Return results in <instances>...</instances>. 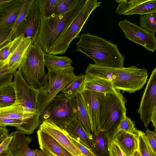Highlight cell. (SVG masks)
I'll return each instance as SVG.
<instances>
[{
    "mask_svg": "<svg viewBox=\"0 0 156 156\" xmlns=\"http://www.w3.org/2000/svg\"><path fill=\"white\" fill-rule=\"evenodd\" d=\"M133 156H141L139 150L137 151L134 153Z\"/></svg>",
    "mask_w": 156,
    "mask_h": 156,
    "instance_id": "f6af8a7d",
    "label": "cell"
},
{
    "mask_svg": "<svg viewBox=\"0 0 156 156\" xmlns=\"http://www.w3.org/2000/svg\"><path fill=\"white\" fill-rule=\"evenodd\" d=\"M80 0H58L53 11L49 17H54L67 11Z\"/></svg>",
    "mask_w": 156,
    "mask_h": 156,
    "instance_id": "f546056e",
    "label": "cell"
},
{
    "mask_svg": "<svg viewBox=\"0 0 156 156\" xmlns=\"http://www.w3.org/2000/svg\"><path fill=\"white\" fill-rule=\"evenodd\" d=\"M72 66L63 68H48L46 81L39 90L37 106L41 115L57 94L71 82L76 76Z\"/></svg>",
    "mask_w": 156,
    "mask_h": 156,
    "instance_id": "5b68a950",
    "label": "cell"
},
{
    "mask_svg": "<svg viewBox=\"0 0 156 156\" xmlns=\"http://www.w3.org/2000/svg\"><path fill=\"white\" fill-rule=\"evenodd\" d=\"M13 26L0 29V47L4 45L5 42L11 34Z\"/></svg>",
    "mask_w": 156,
    "mask_h": 156,
    "instance_id": "ab89813d",
    "label": "cell"
},
{
    "mask_svg": "<svg viewBox=\"0 0 156 156\" xmlns=\"http://www.w3.org/2000/svg\"><path fill=\"white\" fill-rule=\"evenodd\" d=\"M138 135L121 131H118L112 139L127 156H133L139 150Z\"/></svg>",
    "mask_w": 156,
    "mask_h": 156,
    "instance_id": "44dd1931",
    "label": "cell"
},
{
    "mask_svg": "<svg viewBox=\"0 0 156 156\" xmlns=\"http://www.w3.org/2000/svg\"><path fill=\"white\" fill-rule=\"evenodd\" d=\"M75 51L83 53L98 66L111 68L124 67V56L120 52L116 44L89 33L82 34L76 44Z\"/></svg>",
    "mask_w": 156,
    "mask_h": 156,
    "instance_id": "7a4b0ae2",
    "label": "cell"
},
{
    "mask_svg": "<svg viewBox=\"0 0 156 156\" xmlns=\"http://www.w3.org/2000/svg\"><path fill=\"white\" fill-rule=\"evenodd\" d=\"M20 36L15 38L13 40L0 48V61L4 60L7 58L12 46L19 38Z\"/></svg>",
    "mask_w": 156,
    "mask_h": 156,
    "instance_id": "d590c367",
    "label": "cell"
},
{
    "mask_svg": "<svg viewBox=\"0 0 156 156\" xmlns=\"http://www.w3.org/2000/svg\"><path fill=\"white\" fill-rule=\"evenodd\" d=\"M87 0H80L68 10L54 17H46L40 14V25L36 41L45 53H50L54 43L78 14Z\"/></svg>",
    "mask_w": 156,
    "mask_h": 156,
    "instance_id": "277c9868",
    "label": "cell"
},
{
    "mask_svg": "<svg viewBox=\"0 0 156 156\" xmlns=\"http://www.w3.org/2000/svg\"><path fill=\"white\" fill-rule=\"evenodd\" d=\"M44 62L47 69L66 68L71 66L72 59L66 56H57L44 53Z\"/></svg>",
    "mask_w": 156,
    "mask_h": 156,
    "instance_id": "4316f807",
    "label": "cell"
},
{
    "mask_svg": "<svg viewBox=\"0 0 156 156\" xmlns=\"http://www.w3.org/2000/svg\"><path fill=\"white\" fill-rule=\"evenodd\" d=\"M33 42L30 37L20 35L12 46L10 53L5 60L0 61V65H7L8 69L14 73L26 58Z\"/></svg>",
    "mask_w": 156,
    "mask_h": 156,
    "instance_id": "4fadbf2b",
    "label": "cell"
},
{
    "mask_svg": "<svg viewBox=\"0 0 156 156\" xmlns=\"http://www.w3.org/2000/svg\"><path fill=\"white\" fill-rule=\"evenodd\" d=\"M14 76L12 86L16 92V102L21 105L26 112L40 114L37 106L39 90L26 81L20 70H17Z\"/></svg>",
    "mask_w": 156,
    "mask_h": 156,
    "instance_id": "9c48e42d",
    "label": "cell"
},
{
    "mask_svg": "<svg viewBox=\"0 0 156 156\" xmlns=\"http://www.w3.org/2000/svg\"><path fill=\"white\" fill-rule=\"evenodd\" d=\"M41 23L40 12L38 5L34 0L27 15L19 25L12 36L11 41L23 34L30 37L32 42L36 41Z\"/></svg>",
    "mask_w": 156,
    "mask_h": 156,
    "instance_id": "7c38bea8",
    "label": "cell"
},
{
    "mask_svg": "<svg viewBox=\"0 0 156 156\" xmlns=\"http://www.w3.org/2000/svg\"><path fill=\"white\" fill-rule=\"evenodd\" d=\"M45 156H51V155H48V154H47L45 153Z\"/></svg>",
    "mask_w": 156,
    "mask_h": 156,
    "instance_id": "bcb514c9",
    "label": "cell"
},
{
    "mask_svg": "<svg viewBox=\"0 0 156 156\" xmlns=\"http://www.w3.org/2000/svg\"><path fill=\"white\" fill-rule=\"evenodd\" d=\"M118 25L123 31L125 37L129 40L140 45L152 52L156 49V38L155 34L149 32L127 20L120 21Z\"/></svg>",
    "mask_w": 156,
    "mask_h": 156,
    "instance_id": "30bf717a",
    "label": "cell"
},
{
    "mask_svg": "<svg viewBox=\"0 0 156 156\" xmlns=\"http://www.w3.org/2000/svg\"><path fill=\"white\" fill-rule=\"evenodd\" d=\"M109 151L110 156H127L113 139L109 140Z\"/></svg>",
    "mask_w": 156,
    "mask_h": 156,
    "instance_id": "74e56055",
    "label": "cell"
},
{
    "mask_svg": "<svg viewBox=\"0 0 156 156\" xmlns=\"http://www.w3.org/2000/svg\"><path fill=\"white\" fill-rule=\"evenodd\" d=\"M93 145L91 151L96 156H110L109 140L102 131L92 134Z\"/></svg>",
    "mask_w": 156,
    "mask_h": 156,
    "instance_id": "cb8c5ba5",
    "label": "cell"
},
{
    "mask_svg": "<svg viewBox=\"0 0 156 156\" xmlns=\"http://www.w3.org/2000/svg\"><path fill=\"white\" fill-rule=\"evenodd\" d=\"M9 136V131L6 127L0 126V143Z\"/></svg>",
    "mask_w": 156,
    "mask_h": 156,
    "instance_id": "b9f144b4",
    "label": "cell"
},
{
    "mask_svg": "<svg viewBox=\"0 0 156 156\" xmlns=\"http://www.w3.org/2000/svg\"><path fill=\"white\" fill-rule=\"evenodd\" d=\"M80 93L88 113L92 134L97 133L101 131L99 123V109L104 93L86 90Z\"/></svg>",
    "mask_w": 156,
    "mask_h": 156,
    "instance_id": "9a60e30c",
    "label": "cell"
},
{
    "mask_svg": "<svg viewBox=\"0 0 156 156\" xmlns=\"http://www.w3.org/2000/svg\"><path fill=\"white\" fill-rule=\"evenodd\" d=\"M126 100L120 90L104 94L99 109V123L101 131L109 140L118 132L119 125L126 115Z\"/></svg>",
    "mask_w": 156,
    "mask_h": 156,
    "instance_id": "3957f363",
    "label": "cell"
},
{
    "mask_svg": "<svg viewBox=\"0 0 156 156\" xmlns=\"http://www.w3.org/2000/svg\"><path fill=\"white\" fill-rule=\"evenodd\" d=\"M116 12L123 15H145L156 12V0H115Z\"/></svg>",
    "mask_w": 156,
    "mask_h": 156,
    "instance_id": "5bb4252c",
    "label": "cell"
},
{
    "mask_svg": "<svg viewBox=\"0 0 156 156\" xmlns=\"http://www.w3.org/2000/svg\"><path fill=\"white\" fill-rule=\"evenodd\" d=\"M86 80L85 74H81L76 76L74 80L61 91L69 99L75 98L83 90Z\"/></svg>",
    "mask_w": 156,
    "mask_h": 156,
    "instance_id": "484cf974",
    "label": "cell"
},
{
    "mask_svg": "<svg viewBox=\"0 0 156 156\" xmlns=\"http://www.w3.org/2000/svg\"><path fill=\"white\" fill-rule=\"evenodd\" d=\"M34 1V0H25L23 8L14 24L11 34L5 41L4 45L11 41L12 36L19 25L28 14Z\"/></svg>",
    "mask_w": 156,
    "mask_h": 156,
    "instance_id": "1f68e13d",
    "label": "cell"
},
{
    "mask_svg": "<svg viewBox=\"0 0 156 156\" xmlns=\"http://www.w3.org/2000/svg\"><path fill=\"white\" fill-rule=\"evenodd\" d=\"M25 0H0V29L14 26Z\"/></svg>",
    "mask_w": 156,
    "mask_h": 156,
    "instance_id": "e0dca14e",
    "label": "cell"
},
{
    "mask_svg": "<svg viewBox=\"0 0 156 156\" xmlns=\"http://www.w3.org/2000/svg\"><path fill=\"white\" fill-rule=\"evenodd\" d=\"M39 129L47 133L75 156H82L78 149L68 137L66 132L60 128L50 120H44Z\"/></svg>",
    "mask_w": 156,
    "mask_h": 156,
    "instance_id": "d6986e66",
    "label": "cell"
},
{
    "mask_svg": "<svg viewBox=\"0 0 156 156\" xmlns=\"http://www.w3.org/2000/svg\"><path fill=\"white\" fill-rule=\"evenodd\" d=\"M0 156H14L8 150L0 154Z\"/></svg>",
    "mask_w": 156,
    "mask_h": 156,
    "instance_id": "ee69618b",
    "label": "cell"
},
{
    "mask_svg": "<svg viewBox=\"0 0 156 156\" xmlns=\"http://www.w3.org/2000/svg\"><path fill=\"white\" fill-rule=\"evenodd\" d=\"M41 150L52 156H75L47 133L39 129L37 132Z\"/></svg>",
    "mask_w": 156,
    "mask_h": 156,
    "instance_id": "ffe728a7",
    "label": "cell"
},
{
    "mask_svg": "<svg viewBox=\"0 0 156 156\" xmlns=\"http://www.w3.org/2000/svg\"><path fill=\"white\" fill-rule=\"evenodd\" d=\"M16 101V92L12 85L0 88V108L10 106Z\"/></svg>",
    "mask_w": 156,
    "mask_h": 156,
    "instance_id": "83f0119b",
    "label": "cell"
},
{
    "mask_svg": "<svg viewBox=\"0 0 156 156\" xmlns=\"http://www.w3.org/2000/svg\"><path fill=\"white\" fill-rule=\"evenodd\" d=\"M13 133H11L0 143V154L8 150L9 146L13 138Z\"/></svg>",
    "mask_w": 156,
    "mask_h": 156,
    "instance_id": "60d3db41",
    "label": "cell"
},
{
    "mask_svg": "<svg viewBox=\"0 0 156 156\" xmlns=\"http://www.w3.org/2000/svg\"><path fill=\"white\" fill-rule=\"evenodd\" d=\"M101 2L97 0H87L80 11L67 26L54 43L49 54L54 55L66 53L69 45L79 34L92 12L100 6Z\"/></svg>",
    "mask_w": 156,
    "mask_h": 156,
    "instance_id": "8992f818",
    "label": "cell"
},
{
    "mask_svg": "<svg viewBox=\"0 0 156 156\" xmlns=\"http://www.w3.org/2000/svg\"><path fill=\"white\" fill-rule=\"evenodd\" d=\"M14 73L7 68V65H0V88L12 85V81Z\"/></svg>",
    "mask_w": 156,
    "mask_h": 156,
    "instance_id": "836d02e7",
    "label": "cell"
},
{
    "mask_svg": "<svg viewBox=\"0 0 156 156\" xmlns=\"http://www.w3.org/2000/svg\"><path fill=\"white\" fill-rule=\"evenodd\" d=\"M85 75L107 80L112 82L115 89L131 94L142 88L147 82L148 73L146 69L135 66L111 68L90 63Z\"/></svg>",
    "mask_w": 156,
    "mask_h": 156,
    "instance_id": "6da1fadb",
    "label": "cell"
},
{
    "mask_svg": "<svg viewBox=\"0 0 156 156\" xmlns=\"http://www.w3.org/2000/svg\"><path fill=\"white\" fill-rule=\"evenodd\" d=\"M38 42L35 41L30 46L27 56L18 69L26 81L39 90L46 83L44 71V53Z\"/></svg>",
    "mask_w": 156,
    "mask_h": 156,
    "instance_id": "52a82bcc",
    "label": "cell"
},
{
    "mask_svg": "<svg viewBox=\"0 0 156 156\" xmlns=\"http://www.w3.org/2000/svg\"><path fill=\"white\" fill-rule=\"evenodd\" d=\"M40 115L26 112L20 104L16 102L8 107L0 108V117H7L23 121L34 131L41 123Z\"/></svg>",
    "mask_w": 156,
    "mask_h": 156,
    "instance_id": "ac0fdd59",
    "label": "cell"
},
{
    "mask_svg": "<svg viewBox=\"0 0 156 156\" xmlns=\"http://www.w3.org/2000/svg\"><path fill=\"white\" fill-rule=\"evenodd\" d=\"M121 131H124L128 133L137 135H138L139 131V130L135 128L134 121L126 116L125 118L122 121L119 125L118 132Z\"/></svg>",
    "mask_w": 156,
    "mask_h": 156,
    "instance_id": "e575fe53",
    "label": "cell"
},
{
    "mask_svg": "<svg viewBox=\"0 0 156 156\" xmlns=\"http://www.w3.org/2000/svg\"><path fill=\"white\" fill-rule=\"evenodd\" d=\"M85 76L82 90H88L106 94L113 92L115 89L112 82L107 80L87 75Z\"/></svg>",
    "mask_w": 156,
    "mask_h": 156,
    "instance_id": "603a6c76",
    "label": "cell"
},
{
    "mask_svg": "<svg viewBox=\"0 0 156 156\" xmlns=\"http://www.w3.org/2000/svg\"><path fill=\"white\" fill-rule=\"evenodd\" d=\"M76 119V98H68L62 93L57 95L45 108L39 118L40 122L49 120L65 131L67 125Z\"/></svg>",
    "mask_w": 156,
    "mask_h": 156,
    "instance_id": "ba28073f",
    "label": "cell"
},
{
    "mask_svg": "<svg viewBox=\"0 0 156 156\" xmlns=\"http://www.w3.org/2000/svg\"><path fill=\"white\" fill-rule=\"evenodd\" d=\"M40 15L47 17L50 16L58 0H35Z\"/></svg>",
    "mask_w": 156,
    "mask_h": 156,
    "instance_id": "d6a6232c",
    "label": "cell"
},
{
    "mask_svg": "<svg viewBox=\"0 0 156 156\" xmlns=\"http://www.w3.org/2000/svg\"><path fill=\"white\" fill-rule=\"evenodd\" d=\"M140 26L152 34L156 33V12L144 15L139 18Z\"/></svg>",
    "mask_w": 156,
    "mask_h": 156,
    "instance_id": "f1b7e54d",
    "label": "cell"
},
{
    "mask_svg": "<svg viewBox=\"0 0 156 156\" xmlns=\"http://www.w3.org/2000/svg\"><path fill=\"white\" fill-rule=\"evenodd\" d=\"M76 104L77 119L83 126L87 131L92 135V129L88 113L80 93L76 97Z\"/></svg>",
    "mask_w": 156,
    "mask_h": 156,
    "instance_id": "d4e9b609",
    "label": "cell"
},
{
    "mask_svg": "<svg viewBox=\"0 0 156 156\" xmlns=\"http://www.w3.org/2000/svg\"><path fill=\"white\" fill-rule=\"evenodd\" d=\"M138 137L139 151L141 156H156L147 141L145 133L139 130Z\"/></svg>",
    "mask_w": 156,
    "mask_h": 156,
    "instance_id": "4dcf8cb0",
    "label": "cell"
},
{
    "mask_svg": "<svg viewBox=\"0 0 156 156\" xmlns=\"http://www.w3.org/2000/svg\"><path fill=\"white\" fill-rule=\"evenodd\" d=\"M13 138L9 145L8 150L14 156H45L41 150L31 149L29 146L32 138L26 136L25 133L21 130L13 132Z\"/></svg>",
    "mask_w": 156,
    "mask_h": 156,
    "instance_id": "2e32d148",
    "label": "cell"
},
{
    "mask_svg": "<svg viewBox=\"0 0 156 156\" xmlns=\"http://www.w3.org/2000/svg\"><path fill=\"white\" fill-rule=\"evenodd\" d=\"M146 137L147 141L154 152L156 154V130L151 131L147 129Z\"/></svg>",
    "mask_w": 156,
    "mask_h": 156,
    "instance_id": "f35d334b",
    "label": "cell"
},
{
    "mask_svg": "<svg viewBox=\"0 0 156 156\" xmlns=\"http://www.w3.org/2000/svg\"><path fill=\"white\" fill-rule=\"evenodd\" d=\"M67 135L69 139L79 150L82 156H96L90 149L79 142L71 137L68 133Z\"/></svg>",
    "mask_w": 156,
    "mask_h": 156,
    "instance_id": "8d00e7d4",
    "label": "cell"
},
{
    "mask_svg": "<svg viewBox=\"0 0 156 156\" xmlns=\"http://www.w3.org/2000/svg\"><path fill=\"white\" fill-rule=\"evenodd\" d=\"M156 110V67L152 71L144 91L137 110L141 121L147 127Z\"/></svg>",
    "mask_w": 156,
    "mask_h": 156,
    "instance_id": "8fae6325",
    "label": "cell"
},
{
    "mask_svg": "<svg viewBox=\"0 0 156 156\" xmlns=\"http://www.w3.org/2000/svg\"><path fill=\"white\" fill-rule=\"evenodd\" d=\"M66 131L70 136L79 142L91 151L93 145L92 134H89L77 119L67 125Z\"/></svg>",
    "mask_w": 156,
    "mask_h": 156,
    "instance_id": "7402d4cb",
    "label": "cell"
},
{
    "mask_svg": "<svg viewBox=\"0 0 156 156\" xmlns=\"http://www.w3.org/2000/svg\"><path fill=\"white\" fill-rule=\"evenodd\" d=\"M151 122L152 123V126L154 127V129L156 130V110L152 118Z\"/></svg>",
    "mask_w": 156,
    "mask_h": 156,
    "instance_id": "7bdbcfd3",
    "label": "cell"
}]
</instances>
